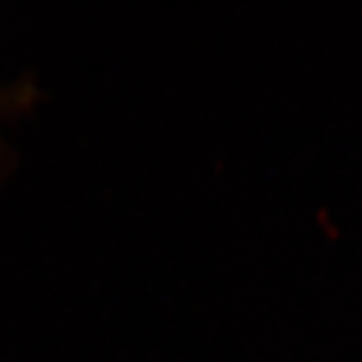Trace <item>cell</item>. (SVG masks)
I'll return each mask as SVG.
<instances>
[{
  "instance_id": "1",
  "label": "cell",
  "mask_w": 362,
  "mask_h": 362,
  "mask_svg": "<svg viewBox=\"0 0 362 362\" xmlns=\"http://www.w3.org/2000/svg\"><path fill=\"white\" fill-rule=\"evenodd\" d=\"M35 100H37V90L28 81H23L11 89L0 90V117L6 113H17V111L26 110ZM0 152H2V148H0Z\"/></svg>"
}]
</instances>
